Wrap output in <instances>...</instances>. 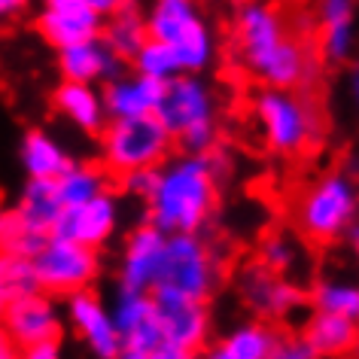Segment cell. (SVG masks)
Segmentation results:
<instances>
[{
  "instance_id": "obj_16",
  "label": "cell",
  "mask_w": 359,
  "mask_h": 359,
  "mask_svg": "<svg viewBox=\"0 0 359 359\" xmlns=\"http://www.w3.org/2000/svg\"><path fill=\"white\" fill-rule=\"evenodd\" d=\"M313 22L320 58L335 67L350 65L359 52V6L353 0H317Z\"/></svg>"
},
{
  "instance_id": "obj_19",
  "label": "cell",
  "mask_w": 359,
  "mask_h": 359,
  "mask_svg": "<svg viewBox=\"0 0 359 359\" xmlns=\"http://www.w3.org/2000/svg\"><path fill=\"white\" fill-rule=\"evenodd\" d=\"M277 338H280V332L274 329V323L247 317L229 326L222 335L210 338L195 353V359H271Z\"/></svg>"
},
{
  "instance_id": "obj_12",
  "label": "cell",
  "mask_w": 359,
  "mask_h": 359,
  "mask_svg": "<svg viewBox=\"0 0 359 359\" xmlns=\"http://www.w3.org/2000/svg\"><path fill=\"white\" fill-rule=\"evenodd\" d=\"M65 320L76 338L86 344V350L95 359H116L122 353V335L116 332V323L110 317V304L92 290H79L65 299Z\"/></svg>"
},
{
  "instance_id": "obj_14",
  "label": "cell",
  "mask_w": 359,
  "mask_h": 359,
  "mask_svg": "<svg viewBox=\"0 0 359 359\" xmlns=\"http://www.w3.org/2000/svg\"><path fill=\"white\" fill-rule=\"evenodd\" d=\"M34 28L58 52L101 37L104 19L88 6V0H40V10L34 15Z\"/></svg>"
},
{
  "instance_id": "obj_21",
  "label": "cell",
  "mask_w": 359,
  "mask_h": 359,
  "mask_svg": "<svg viewBox=\"0 0 359 359\" xmlns=\"http://www.w3.org/2000/svg\"><path fill=\"white\" fill-rule=\"evenodd\" d=\"M125 67L128 65H125L101 37L58 49V74H61V79H67V83L104 86L107 79L119 76Z\"/></svg>"
},
{
  "instance_id": "obj_27",
  "label": "cell",
  "mask_w": 359,
  "mask_h": 359,
  "mask_svg": "<svg viewBox=\"0 0 359 359\" xmlns=\"http://www.w3.org/2000/svg\"><path fill=\"white\" fill-rule=\"evenodd\" d=\"M101 40L125 61V65H128V61L137 55V49L149 40V34H147V19H143L140 0H131L128 6H122L119 13H113L110 19H104Z\"/></svg>"
},
{
  "instance_id": "obj_45",
  "label": "cell",
  "mask_w": 359,
  "mask_h": 359,
  "mask_svg": "<svg viewBox=\"0 0 359 359\" xmlns=\"http://www.w3.org/2000/svg\"><path fill=\"white\" fill-rule=\"evenodd\" d=\"M341 359H350V356H341Z\"/></svg>"
},
{
  "instance_id": "obj_43",
  "label": "cell",
  "mask_w": 359,
  "mask_h": 359,
  "mask_svg": "<svg viewBox=\"0 0 359 359\" xmlns=\"http://www.w3.org/2000/svg\"><path fill=\"white\" fill-rule=\"evenodd\" d=\"M4 308H6V295L0 292V313H4Z\"/></svg>"
},
{
  "instance_id": "obj_2",
  "label": "cell",
  "mask_w": 359,
  "mask_h": 359,
  "mask_svg": "<svg viewBox=\"0 0 359 359\" xmlns=\"http://www.w3.org/2000/svg\"><path fill=\"white\" fill-rule=\"evenodd\" d=\"M235 52L241 65L268 88L304 92L320 76L317 58L286 31L283 15L268 0H241L235 13Z\"/></svg>"
},
{
  "instance_id": "obj_6",
  "label": "cell",
  "mask_w": 359,
  "mask_h": 359,
  "mask_svg": "<svg viewBox=\"0 0 359 359\" xmlns=\"http://www.w3.org/2000/svg\"><path fill=\"white\" fill-rule=\"evenodd\" d=\"M253 119L268 152L299 158L323 140V113L313 97L299 88H268L253 95Z\"/></svg>"
},
{
  "instance_id": "obj_31",
  "label": "cell",
  "mask_w": 359,
  "mask_h": 359,
  "mask_svg": "<svg viewBox=\"0 0 359 359\" xmlns=\"http://www.w3.org/2000/svg\"><path fill=\"white\" fill-rule=\"evenodd\" d=\"M0 292L6 295V302H10V299H19V295L43 292L28 256L0 253Z\"/></svg>"
},
{
  "instance_id": "obj_33",
  "label": "cell",
  "mask_w": 359,
  "mask_h": 359,
  "mask_svg": "<svg viewBox=\"0 0 359 359\" xmlns=\"http://www.w3.org/2000/svg\"><path fill=\"white\" fill-rule=\"evenodd\" d=\"M271 359H317L308 350V344L299 338V335H280L277 338V347H274V353Z\"/></svg>"
},
{
  "instance_id": "obj_32",
  "label": "cell",
  "mask_w": 359,
  "mask_h": 359,
  "mask_svg": "<svg viewBox=\"0 0 359 359\" xmlns=\"http://www.w3.org/2000/svg\"><path fill=\"white\" fill-rule=\"evenodd\" d=\"M116 180H119L122 195H128V198H134V201H147L149 192H152V186H156V168L131 170V174H122Z\"/></svg>"
},
{
  "instance_id": "obj_24",
  "label": "cell",
  "mask_w": 359,
  "mask_h": 359,
  "mask_svg": "<svg viewBox=\"0 0 359 359\" xmlns=\"http://www.w3.org/2000/svg\"><path fill=\"white\" fill-rule=\"evenodd\" d=\"M356 335H359L356 323L338 317V313H326V311H311L299 332V338L308 344V350L317 359L350 356L356 344Z\"/></svg>"
},
{
  "instance_id": "obj_11",
  "label": "cell",
  "mask_w": 359,
  "mask_h": 359,
  "mask_svg": "<svg viewBox=\"0 0 359 359\" xmlns=\"http://www.w3.org/2000/svg\"><path fill=\"white\" fill-rule=\"evenodd\" d=\"M119 226H122V201L113 189H107L92 201L61 210L52 235L101 253L107 244H113Z\"/></svg>"
},
{
  "instance_id": "obj_40",
  "label": "cell",
  "mask_w": 359,
  "mask_h": 359,
  "mask_svg": "<svg viewBox=\"0 0 359 359\" xmlns=\"http://www.w3.org/2000/svg\"><path fill=\"white\" fill-rule=\"evenodd\" d=\"M344 241H347V247L353 250V256L359 259V222H353V226H350V231L344 235Z\"/></svg>"
},
{
  "instance_id": "obj_37",
  "label": "cell",
  "mask_w": 359,
  "mask_h": 359,
  "mask_svg": "<svg viewBox=\"0 0 359 359\" xmlns=\"http://www.w3.org/2000/svg\"><path fill=\"white\" fill-rule=\"evenodd\" d=\"M28 6H31V0H0V22L15 19V15H22Z\"/></svg>"
},
{
  "instance_id": "obj_15",
  "label": "cell",
  "mask_w": 359,
  "mask_h": 359,
  "mask_svg": "<svg viewBox=\"0 0 359 359\" xmlns=\"http://www.w3.org/2000/svg\"><path fill=\"white\" fill-rule=\"evenodd\" d=\"M0 326L10 332V338L19 347L43 344V341H61L65 332V313L55 299L46 292H31L6 302L0 313Z\"/></svg>"
},
{
  "instance_id": "obj_3",
  "label": "cell",
  "mask_w": 359,
  "mask_h": 359,
  "mask_svg": "<svg viewBox=\"0 0 359 359\" xmlns=\"http://www.w3.org/2000/svg\"><path fill=\"white\" fill-rule=\"evenodd\" d=\"M156 119L180 152L204 156L219 147V95L198 74H180L165 83Z\"/></svg>"
},
{
  "instance_id": "obj_30",
  "label": "cell",
  "mask_w": 359,
  "mask_h": 359,
  "mask_svg": "<svg viewBox=\"0 0 359 359\" xmlns=\"http://www.w3.org/2000/svg\"><path fill=\"white\" fill-rule=\"evenodd\" d=\"M128 67L134 70V74H143V76L156 79V83H161V86L183 74L180 65H177V58L170 55V49L161 46L158 40H147V43H143V46L137 49V55L128 61Z\"/></svg>"
},
{
  "instance_id": "obj_5",
  "label": "cell",
  "mask_w": 359,
  "mask_h": 359,
  "mask_svg": "<svg viewBox=\"0 0 359 359\" xmlns=\"http://www.w3.org/2000/svg\"><path fill=\"white\" fill-rule=\"evenodd\" d=\"M353 222H359V180L347 168L313 177L292 201V226L311 244L344 241Z\"/></svg>"
},
{
  "instance_id": "obj_41",
  "label": "cell",
  "mask_w": 359,
  "mask_h": 359,
  "mask_svg": "<svg viewBox=\"0 0 359 359\" xmlns=\"http://www.w3.org/2000/svg\"><path fill=\"white\" fill-rule=\"evenodd\" d=\"M149 353H140V350H128V347H122V353L116 356V359H147Z\"/></svg>"
},
{
  "instance_id": "obj_44",
  "label": "cell",
  "mask_w": 359,
  "mask_h": 359,
  "mask_svg": "<svg viewBox=\"0 0 359 359\" xmlns=\"http://www.w3.org/2000/svg\"><path fill=\"white\" fill-rule=\"evenodd\" d=\"M353 4H356V6H359V0H353Z\"/></svg>"
},
{
  "instance_id": "obj_18",
  "label": "cell",
  "mask_w": 359,
  "mask_h": 359,
  "mask_svg": "<svg viewBox=\"0 0 359 359\" xmlns=\"http://www.w3.org/2000/svg\"><path fill=\"white\" fill-rule=\"evenodd\" d=\"M110 317L116 323V332L122 335V347L140 350V353H152L156 347H161L152 292L116 286V295L110 302Z\"/></svg>"
},
{
  "instance_id": "obj_42",
  "label": "cell",
  "mask_w": 359,
  "mask_h": 359,
  "mask_svg": "<svg viewBox=\"0 0 359 359\" xmlns=\"http://www.w3.org/2000/svg\"><path fill=\"white\" fill-rule=\"evenodd\" d=\"M350 359H359V335H356V344H353V353H350Z\"/></svg>"
},
{
  "instance_id": "obj_1",
  "label": "cell",
  "mask_w": 359,
  "mask_h": 359,
  "mask_svg": "<svg viewBox=\"0 0 359 359\" xmlns=\"http://www.w3.org/2000/svg\"><path fill=\"white\" fill-rule=\"evenodd\" d=\"M229 156L219 147L192 156L177 152L156 168V186L143 201L149 226L165 235H204L219 210V186Z\"/></svg>"
},
{
  "instance_id": "obj_38",
  "label": "cell",
  "mask_w": 359,
  "mask_h": 359,
  "mask_svg": "<svg viewBox=\"0 0 359 359\" xmlns=\"http://www.w3.org/2000/svg\"><path fill=\"white\" fill-rule=\"evenodd\" d=\"M0 359H22V347L10 338V332L0 326Z\"/></svg>"
},
{
  "instance_id": "obj_9",
  "label": "cell",
  "mask_w": 359,
  "mask_h": 359,
  "mask_svg": "<svg viewBox=\"0 0 359 359\" xmlns=\"http://www.w3.org/2000/svg\"><path fill=\"white\" fill-rule=\"evenodd\" d=\"M28 259L34 265L40 290L52 299H67L79 290H92L104 268L97 250H88L83 244H74V241L55 235L43 238Z\"/></svg>"
},
{
  "instance_id": "obj_29",
  "label": "cell",
  "mask_w": 359,
  "mask_h": 359,
  "mask_svg": "<svg viewBox=\"0 0 359 359\" xmlns=\"http://www.w3.org/2000/svg\"><path fill=\"white\" fill-rule=\"evenodd\" d=\"M256 259L271 271L290 277L295 280V274L304 271V250L299 244V238L290 235V231H268V235L259 241Z\"/></svg>"
},
{
  "instance_id": "obj_8",
  "label": "cell",
  "mask_w": 359,
  "mask_h": 359,
  "mask_svg": "<svg viewBox=\"0 0 359 359\" xmlns=\"http://www.w3.org/2000/svg\"><path fill=\"white\" fill-rule=\"evenodd\" d=\"M97 140H101V168L110 177L158 168L165 158L174 156V140L156 116L107 119Z\"/></svg>"
},
{
  "instance_id": "obj_22",
  "label": "cell",
  "mask_w": 359,
  "mask_h": 359,
  "mask_svg": "<svg viewBox=\"0 0 359 359\" xmlns=\"http://www.w3.org/2000/svg\"><path fill=\"white\" fill-rule=\"evenodd\" d=\"M10 210L22 231L37 235V238L52 235L61 210H65L55 192V180H28Z\"/></svg>"
},
{
  "instance_id": "obj_28",
  "label": "cell",
  "mask_w": 359,
  "mask_h": 359,
  "mask_svg": "<svg viewBox=\"0 0 359 359\" xmlns=\"http://www.w3.org/2000/svg\"><path fill=\"white\" fill-rule=\"evenodd\" d=\"M110 189V174L97 161H70L65 174L55 177V192L61 208H76Z\"/></svg>"
},
{
  "instance_id": "obj_36",
  "label": "cell",
  "mask_w": 359,
  "mask_h": 359,
  "mask_svg": "<svg viewBox=\"0 0 359 359\" xmlns=\"http://www.w3.org/2000/svg\"><path fill=\"white\" fill-rule=\"evenodd\" d=\"M128 4H131V0H88V6H92L101 19H110L113 13H119L122 6H128Z\"/></svg>"
},
{
  "instance_id": "obj_10",
  "label": "cell",
  "mask_w": 359,
  "mask_h": 359,
  "mask_svg": "<svg viewBox=\"0 0 359 359\" xmlns=\"http://www.w3.org/2000/svg\"><path fill=\"white\" fill-rule=\"evenodd\" d=\"M235 290L241 304L250 311V317L265 320V323L292 320L308 304V292L299 283L265 268L259 259H250V262L238 268Z\"/></svg>"
},
{
  "instance_id": "obj_35",
  "label": "cell",
  "mask_w": 359,
  "mask_h": 359,
  "mask_svg": "<svg viewBox=\"0 0 359 359\" xmlns=\"http://www.w3.org/2000/svg\"><path fill=\"white\" fill-rule=\"evenodd\" d=\"M344 86H347V97H350V104H353V110L359 113V55L347 65Z\"/></svg>"
},
{
  "instance_id": "obj_4",
  "label": "cell",
  "mask_w": 359,
  "mask_h": 359,
  "mask_svg": "<svg viewBox=\"0 0 359 359\" xmlns=\"http://www.w3.org/2000/svg\"><path fill=\"white\" fill-rule=\"evenodd\" d=\"M143 19L149 40L168 46L183 74L204 76L217 65L219 37L201 10V0H149Z\"/></svg>"
},
{
  "instance_id": "obj_26",
  "label": "cell",
  "mask_w": 359,
  "mask_h": 359,
  "mask_svg": "<svg viewBox=\"0 0 359 359\" xmlns=\"http://www.w3.org/2000/svg\"><path fill=\"white\" fill-rule=\"evenodd\" d=\"M311 311L338 313L359 326V277L353 274H326L308 290Z\"/></svg>"
},
{
  "instance_id": "obj_39",
  "label": "cell",
  "mask_w": 359,
  "mask_h": 359,
  "mask_svg": "<svg viewBox=\"0 0 359 359\" xmlns=\"http://www.w3.org/2000/svg\"><path fill=\"white\" fill-rule=\"evenodd\" d=\"M147 359H195V353H189V350H177V347H168V344H161L156 347Z\"/></svg>"
},
{
  "instance_id": "obj_34",
  "label": "cell",
  "mask_w": 359,
  "mask_h": 359,
  "mask_svg": "<svg viewBox=\"0 0 359 359\" xmlns=\"http://www.w3.org/2000/svg\"><path fill=\"white\" fill-rule=\"evenodd\" d=\"M22 359H65L61 341H43V344L22 347Z\"/></svg>"
},
{
  "instance_id": "obj_23",
  "label": "cell",
  "mask_w": 359,
  "mask_h": 359,
  "mask_svg": "<svg viewBox=\"0 0 359 359\" xmlns=\"http://www.w3.org/2000/svg\"><path fill=\"white\" fill-rule=\"evenodd\" d=\"M52 107H55L58 116H65L76 131L88 134V137H97L107 125L101 86L67 83V79H61L58 88L52 92Z\"/></svg>"
},
{
  "instance_id": "obj_20",
  "label": "cell",
  "mask_w": 359,
  "mask_h": 359,
  "mask_svg": "<svg viewBox=\"0 0 359 359\" xmlns=\"http://www.w3.org/2000/svg\"><path fill=\"white\" fill-rule=\"evenodd\" d=\"M161 83L156 79L134 74L125 67L119 76L107 79L101 86V101L107 119H140V116H156L161 101Z\"/></svg>"
},
{
  "instance_id": "obj_17",
  "label": "cell",
  "mask_w": 359,
  "mask_h": 359,
  "mask_svg": "<svg viewBox=\"0 0 359 359\" xmlns=\"http://www.w3.org/2000/svg\"><path fill=\"white\" fill-rule=\"evenodd\" d=\"M168 235L149 222L134 226L122 241L119 253V286L122 290L152 292L161 271V256H165Z\"/></svg>"
},
{
  "instance_id": "obj_7",
  "label": "cell",
  "mask_w": 359,
  "mask_h": 359,
  "mask_svg": "<svg viewBox=\"0 0 359 359\" xmlns=\"http://www.w3.org/2000/svg\"><path fill=\"white\" fill-rule=\"evenodd\" d=\"M222 283V256L204 235H168L156 295L210 302Z\"/></svg>"
},
{
  "instance_id": "obj_13",
  "label": "cell",
  "mask_w": 359,
  "mask_h": 359,
  "mask_svg": "<svg viewBox=\"0 0 359 359\" xmlns=\"http://www.w3.org/2000/svg\"><path fill=\"white\" fill-rule=\"evenodd\" d=\"M156 323L161 344L177 347V350H198L213 338V313L208 302H192V299H177V295H156Z\"/></svg>"
},
{
  "instance_id": "obj_25",
  "label": "cell",
  "mask_w": 359,
  "mask_h": 359,
  "mask_svg": "<svg viewBox=\"0 0 359 359\" xmlns=\"http://www.w3.org/2000/svg\"><path fill=\"white\" fill-rule=\"evenodd\" d=\"M19 161L28 180H55L67 170L74 156L65 149V143L55 134H49L46 128H31L25 131L19 143Z\"/></svg>"
}]
</instances>
